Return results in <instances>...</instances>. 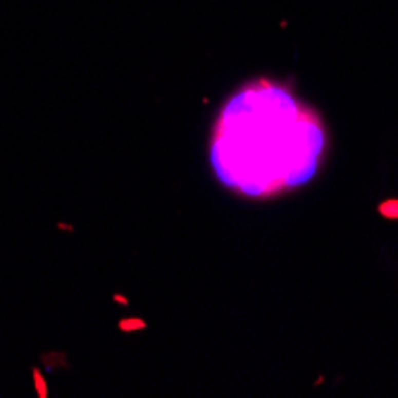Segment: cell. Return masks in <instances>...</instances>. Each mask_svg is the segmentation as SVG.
<instances>
[{
	"mask_svg": "<svg viewBox=\"0 0 398 398\" xmlns=\"http://www.w3.org/2000/svg\"><path fill=\"white\" fill-rule=\"evenodd\" d=\"M327 134L289 86L255 79L224 100L207 160L219 184L243 198H272L319 172Z\"/></svg>",
	"mask_w": 398,
	"mask_h": 398,
	"instance_id": "obj_1",
	"label": "cell"
}]
</instances>
